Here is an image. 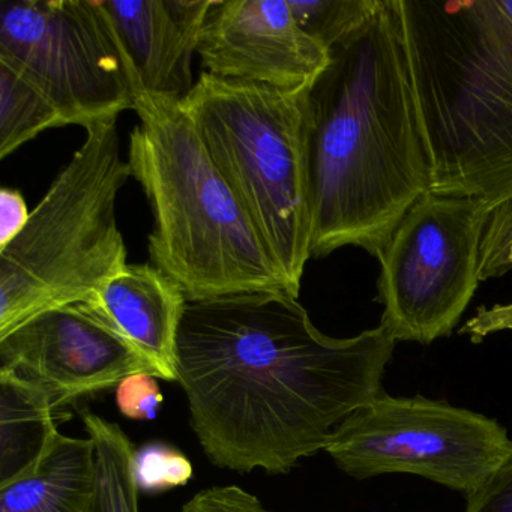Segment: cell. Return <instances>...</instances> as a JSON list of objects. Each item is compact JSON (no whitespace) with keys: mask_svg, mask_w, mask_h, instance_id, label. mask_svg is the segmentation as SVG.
Segmentation results:
<instances>
[{"mask_svg":"<svg viewBox=\"0 0 512 512\" xmlns=\"http://www.w3.org/2000/svg\"><path fill=\"white\" fill-rule=\"evenodd\" d=\"M397 341L383 326L335 338L283 292L188 301L176 371L215 466L286 475L382 392Z\"/></svg>","mask_w":512,"mask_h":512,"instance_id":"6da1fadb","label":"cell"},{"mask_svg":"<svg viewBox=\"0 0 512 512\" xmlns=\"http://www.w3.org/2000/svg\"><path fill=\"white\" fill-rule=\"evenodd\" d=\"M308 106L311 257L359 247L379 259L430 191L397 0H376L329 50Z\"/></svg>","mask_w":512,"mask_h":512,"instance_id":"7a4b0ae2","label":"cell"},{"mask_svg":"<svg viewBox=\"0 0 512 512\" xmlns=\"http://www.w3.org/2000/svg\"><path fill=\"white\" fill-rule=\"evenodd\" d=\"M430 193L512 199V0H397Z\"/></svg>","mask_w":512,"mask_h":512,"instance_id":"3957f363","label":"cell"},{"mask_svg":"<svg viewBox=\"0 0 512 512\" xmlns=\"http://www.w3.org/2000/svg\"><path fill=\"white\" fill-rule=\"evenodd\" d=\"M133 110L140 122L131 131L127 161L154 217L152 265L175 280L188 301L290 295L274 256L182 104L139 94Z\"/></svg>","mask_w":512,"mask_h":512,"instance_id":"277c9868","label":"cell"},{"mask_svg":"<svg viewBox=\"0 0 512 512\" xmlns=\"http://www.w3.org/2000/svg\"><path fill=\"white\" fill-rule=\"evenodd\" d=\"M130 178L118 122L88 128L25 229L0 248V340L47 311L92 301L128 265L116 200Z\"/></svg>","mask_w":512,"mask_h":512,"instance_id":"5b68a950","label":"cell"},{"mask_svg":"<svg viewBox=\"0 0 512 512\" xmlns=\"http://www.w3.org/2000/svg\"><path fill=\"white\" fill-rule=\"evenodd\" d=\"M310 86L283 91L202 73L181 103L293 298L311 259Z\"/></svg>","mask_w":512,"mask_h":512,"instance_id":"8992f818","label":"cell"},{"mask_svg":"<svg viewBox=\"0 0 512 512\" xmlns=\"http://www.w3.org/2000/svg\"><path fill=\"white\" fill-rule=\"evenodd\" d=\"M493 206L428 191L379 256L380 326L395 341L430 344L451 334L479 284V251Z\"/></svg>","mask_w":512,"mask_h":512,"instance_id":"52a82bcc","label":"cell"},{"mask_svg":"<svg viewBox=\"0 0 512 512\" xmlns=\"http://www.w3.org/2000/svg\"><path fill=\"white\" fill-rule=\"evenodd\" d=\"M325 451L353 478L410 473L469 496L508 457L512 440L472 410L382 391L335 428Z\"/></svg>","mask_w":512,"mask_h":512,"instance_id":"ba28073f","label":"cell"},{"mask_svg":"<svg viewBox=\"0 0 512 512\" xmlns=\"http://www.w3.org/2000/svg\"><path fill=\"white\" fill-rule=\"evenodd\" d=\"M0 58L47 95L64 125L88 130L134 109L127 58L101 0H4Z\"/></svg>","mask_w":512,"mask_h":512,"instance_id":"9c48e42d","label":"cell"},{"mask_svg":"<svg viewBox=\"0 0 512 512\" xmlns=\"http://www.w3.org/2000/svg\"><path fill=\"white\" fill-rule=\"evenodd\" d=\"M0 368L43 386L55 409L151 365L91 302L47 311L0 340Z\"/></svg>","mask_w":512,"mask_h":512,"instance_id":"30bf717a","label":"cell"},{"mask_svg":"<svg viewBox=\"0 0 512 512\" xmlns=\"http://www.w3.org/2000/svg\"><path fill=\"white\" fill-rule=\"evenodd\" d=\"M197 55L209 76L283 91L308 88L329 62V50L302 31L289 0H215Z\"/></svg>","mask_w":512,"mask_h":512,"instance_id":"8fae6325","label":"cell"},{"mask_svg":"<svg viewBox=\"0 0 512 512\" xmlns=\"http://www.w3.org/2000/svg\"><path fill=\"white\" fill-rule=\"evenodd\" d=\"M215 0H101L130 68L134 97L182 101L191 94L193 55Z\"/></svg>","mask_w":512,"mask_h":512,"instance_id":"7c38bea8","label":"cell"},{"mask_svg":"<svg viewBox=\"0 0 512 512\" xmlns=\"http://www.w3.org/2000/svg\"><path fill=\"white\" fill-rule=\"evenodd\" d=\"M92 305L145 358L158 379L175 382L179 329L187 295L154 265H125Z\"/></svg>","mask_w":512,"mask_h":512,"instance_id":"4fadbf2b","label":"cell"},{"mask_svg":"<svg viewBox=\"0 0 512 512\" xmlns=\"http://www.w3.org/2000/svg\"><path fill=\"white\" fill-rule=\"evenodd\" d=\"M97 469L91 437L59 433L28 475L0 487V512H95Z\"/></svg>","mask_w":512,"mask_h":512,"instance_id":"5bb4252c","label":"cell"},{"mask_svg":"<svg viewBox=\"0 0 512 512\" xmlns=\"http://www.w3.org/2000/svg\"><path fill=\"white\" fill-rule=\"evenodd\" d=\"M49 392L0 368V487L28 475L61 431Z\"/></svg>","mask_w":512,"mask_h":512,"instance_id":"9a60e30c","label":"cell"},{"mask_svg":"<svg viewBox=\"0 0 512 512\" xmlns=\"http://www.w3.org/2000/svg\"><path fill=\"white\" fill-rule=\"evenodd\" d=\"M59 127L64 121L47 95L13 62L0 58V158Z\"/></svg>","mask_w":512,"mask_h":512,"instance_id":"2e32d148","label":"cell"},{"mask_svg":"<svg viewBox=\"0 0 512 512\" xmlns=\"http://www.w3.org/2000/svg\"><path fill=\"white\" fill-rule=\"evenodd\" d=\"M82 418L95 445V512H139L140 491L133 469L136 448L130 437L115 422L88 410L82 413Z\"/></svg>","mask_w":512,"mask_h":512,"instance_id":"e0dca14e","label":"cell"},{"mask_svg":"<svg viewBox=\"0 0 512 512\" xmlns=\"http://www.w3.org/2000/svg\"><path fill=\"white\" fill-rule=\"evenodd\" d=\"M289 5L302 31L331 50L364 22L376 0H289Z\"/></svg>","mask_w":512,"mask_h":512,"instance_id":"ac0fdd59","label":"cell"},{"mask_svg":"<svg viewBox=\"0 0 512 512\" xmlns=\"http://www.w3.org/2000/svg\"><path fill=\"white\" fill-rule=\"evenodd\" d=\"M134 478L143 493H163L184 487L193 478V464L184 452L163 442H151L134 452Z\"/></svg>","mask_w":512,"mask_h":512,"instance_id":"d6986e66","label":"cell"},{"mask_svg":"<svg viewBox=\"0 0 512 512\" xmlns=\"http://www.w3.org/2000/svg\"><path fill=\"white\" fill-rule=\"evenodd\" d=\"M512 269V199L491 211L479 251V280L502 277Z\"/></svg>","mask_w":512,"mask_h":512,"instance_id":"ffe728a7","label":"cell"},{"mask_svg":"<svg viewBox=\"0 0 512 512\" xmlns=\"http://www.w3.org/2000/svg\"><path fill=\"white\" fill-rule=\"evenodd\" d=\"M163 401L158 377L146 371L131 374L116 386L118 409L125 418L134 421H152L157 418Z\"/></svg>","mask_w":512,"mask_h":512,"instance_id":"44dd1931","label":"cell"},{"mask_svg":"<svg viewBox=\"0 0 512 512\" xmlns=\"http://www.w3.org/2000/svg\"><path fill=\"white\" fill-rule=\"evenodd\" d=\"M466 512H512V451L467 496Z\"/></svg>","mask_w":512,"mask_h":512,"instance_id":"7402d4cb","label":"cell"},{"mask_svg":"<svg viewBox=\"0 0 512 512\" xmlns=\"http://www.w3.org/2000/svg\"><path fill=\"white\" fill-rule=\"evenodd\" d=\"M182 512H269L253 494L236 485L212 487L185 503Z\"/></svg>","mask_w":512,"mask_h":512,"instance_id":"603a6c76","label":"cell"},{"mask_svg":"<svg viewBox=\"0 0 512 512\" xmlns=\"http://www.w3.org/2000/svg\"><path fill=\"white\" fill-rule=\"evenodd\" d=\"M31 211L25 197L16 188L0 190V248L7 247L25 229Z\"/></svg>","mask_w":512,"mask_h":512,"instance_id":"cb8c5ba5","label":"cell"}]
</instances>
